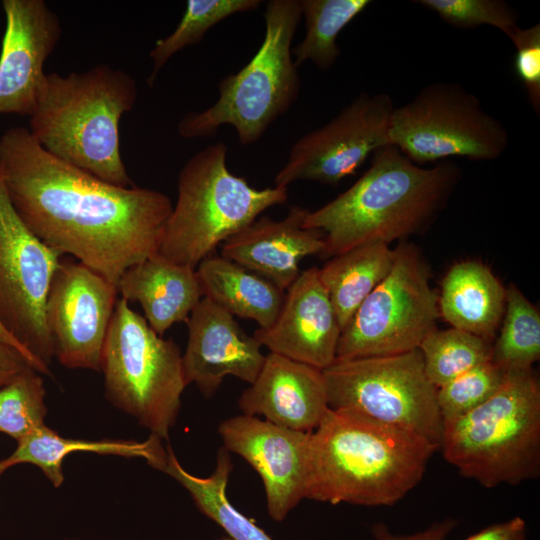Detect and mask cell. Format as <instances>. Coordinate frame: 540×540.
<instances>
[{
	"label": "cell",
	"mask_w": 540,
	"mask_h": 540,
	"mask_svg": "<svg viewBox=\"0 0 540 540\" xmlns=\"http://www.w3.org/2000/svg\"><path fill=\"white\" fill-rule=\"evenodd\" d=\"M393 260L394 249L388 244L370 242L331 257L319 269L341 332L365 298L389 273Z\"/></svg>",
	"instance_id": "obj_25"
},
{
	"label": "cell",
	"mask_w": 540,
	"mask_h": 540,
	"mask_svg": "<svg viewBox=\"0 0 540 540\" xmlns=\"http://www.w3.org/2000/svg\"><path fill=\"white\" fill-rule=\"evenodd\" d=\"M395 108L390 95L359 94L328 123L298 139L275 186L296 181L335 185L354 174L369 156L389 145V128Z\"/></svg>",
	"instance_id": "obj_13"
},
{
	"label": "cell",
	"mask_w": 540,
	"mask_h": 540,
	"mask_svg": "<svg viewBox=\"0 0 540 540\" xmlns=\"http://www.w3.org/2000/svg\"><path fill=\"white\" fill-rule=\"evenodd\" d=\"M188 339L182 355L186 384L212 397L227 376L249 385L265 360L261 344L240 327L229 312L203 297L187 321Z\"/></svg>",
	"instance_id": "obj_17"
},
{
	"label": "cell",
	"mask_w": 540,
	"mask_h": 540,
	"mask_svg": "<svg viewBox=\"0 0 540 540\" xmlns=\"http://www.w3.org/2000/svg\"><path fill=\"white\" fill-rule=\"evenodd\" d=\"M503 317L492 345V362L506 373L532 369L540 358V315L514 284L506 288Z\"/></svg>",
	"instance_id": "obj_28"
},
{
	"label": "cell",
	"mask_w": 540,
	"mask_h": 540,
	"mask_svg": "<svg viewBox=\"0 0 540 540\" xmlns=\"http://www.w3.org/2000/svg\"><path fill=\"white\" fill-rule=\"evenodd\" d=\"M459 473L486 488L540 475V384L532 369L508 372L485 402L443 421L440 448Z\"/></svg>",
	"instance_id": "obj_5"
},
{
	"label": "cell",
	"mask_w": 540,
	"mask_h": 540,
	"mask_svg": "<svg viewBox=\"0 0 540 540\" xmlns=\"http://www.w3.org/2000/svg\"><path fill=\"white\" fill-rule=\"evenodd\" d=\"M263 16L265 34L256 54L219 82L212 106L180 119L181 137H211L221 126L230 125L240 144L250 145L295 103L301 81L292 41L302 18L300 0L267 1Z\"/></svg>",
	"instance_id": "obj_6"
},
{
	"label": "cell",
	"mask_w": 540,
	"mask_h": 540,
	"mask_svg": "<svg viewBox=\"0 0 540 540\" xmlns=\"http://www.w3.org/2000/svg\"><path fill=\"white\" fill-rule=\"evenodd\" d=\"M260 5V0H188L175 30L159 39L149 53L152 72L147 84L152 86L159 71L173 55L198 44L213 26L231 15L256 10Z\"/></svg>",
	"instance_id": "obj_30"
},
{
	"label": "cell",
	"mask_w": 540,
	"mask_h": 540,
	"mask_svg": "<svg viewBox=\"0 0 540 540\" xmlns=\"http://www.w3.org/2000/svg\"><path fill=\"white\" fill-rule=\"evenodd\" d=\"M323 371L328 404L411 431L439 450L443 419L437 388L428 379L419 349L406 353L335 359Z\"/></svg>",
	"instance_id": "obj_10"
},
{
	"label": "cell",
	"mask_w": 540,
	"mask_h": 540,
	"mask_svg": "<svg viewBox=\"0 0 540 540\" xmlns=\"http://www.w3.org/2000/svg\"><path fill=\"white\" fill-rule=\"evenodd\" d=\"M506 288L485 265L454 264L438 295L439 313L453 328L493 342L505 310Z\"/></svg>",
	"instance_id": "obj_23"
},
{
	"label": "cell",
	"mask_w": 540,
	"mask_h": 540,
	"mask_svg": "<svg viewBox=\"0 0 540 540\" xmlns=\"http://www.w3.org/2000/svg\"><path fill=\"white\" fill-rule=\"evenodd\" d=\"M61 257L24 225L0 177V326L47 376L55 356L45 304Z\"/></svg>",
	"instance_id": "obj_12"
},
{
	"label": "cell",
	"mask_w": 540,
	"mask_h": 540,
	"mask_svg": "<svg viewBox=\"0 0 540 540\" xmlns=\"http://www.w3.org/2000/svg\"><path fill=\"white\" fill-rule=\"evenodd\" d=\"M218 434L227 451L241 456L259 474L269 516L283 521L305 499L310 432L242 414L222 421Z\"/></svg>",
	"instance_id": "obj_15"
},
{
	"label": "cell",
	"mask_w": 540,
	"mask_h": 540,
	"mask_svg": "<svg viewBox=\"0 0 540 540\" xmlns=\"http://www.w3.org/2000/svg\"><path fill=\"white\" fill-rule=\"evenodd\" d=\"M137 94L132 75L106 64L67 75L48 73L28 130L56 158L107 183L132 187L120 152L119 123Z\"/></svg>",
	"instance_id": "obj_4"
},
{
	"label": "cell",
	"mask_w": 540,
	"mask_h": 540,
	"mask_svg": "<svg viewBox=\"0 0 540 540\" xmlns=\"http://www.w3.org/2000/svg\"><path fill=\"white\" fill-rule=\"evenodd\" d=\"M525 520L516 516L507 521L489 525L464 540H526Z\"/></svg>",
	"instance_id": "obj_36"
},
{
	"label": "cell",
	"mask_w": 540,
	"mask_h": 540,
	"mask_svg": "<svg viewBox=\"0 0 540 540\" xmlns=\"http://www.w3.org/2000/svg\"><path fill=\"white\" fill-rule=\"evenodd\" d=\"M493 342L469 332L449 328L432 330L420 343L424 369L436 387L471 368L492 360Z\"/></svg>",
	"instance_id": "obj_29"
},
{
	"label": "cell",
	"mask_w": 540,
	"mask_h": 540,
	"mask_svg": "<svg viewBox=\"0 0 540 540\" xmlns=\"http://www.w3.org/2000/svg\"><path fill=\"white\" fill-rule=\"evenodd\" d=\"M31 368L35 369L23 353L0 338V387Z\"/></svg>",
	"instance_id": "obj_37"
},
{
	"label": "cell",
	"mask_w": 540,
	"mask_h": 540,
	"mask_svg": "<svg viewBox=\"0 0 540 540\" xmlns=\"http://www.w3.org/2000/svg\"><path fill=\"white\" fill-rule=\"evenodd\" d=\"M415 3L435 12L457 29L488 25L509 38L519 27L517 11L503 0H418Z\"/></svg>",
	"instance_id": "obj_33"
},
{
	"label": "cell",
	"mask_w": 540,
	"mask_h": 540,
	"mask_svg": "<svg viewBox=\"0 0 540 540\" xmlns=\"http://www.w3.org/2000/svg\"><path fill=\"white\" fill-rule=\"evenodd\" d=\"M223 142L208 145L182 166L177 200L167 220L159 253L196 269L226 239L270 207L288 200V188L252 187L232 174Z\"/></svg>",
	"instance_id": "obj_7"
},
{
	"label": "cell",
	"mask_w": 540,
	"mask_h": 540,
	"mask_svg": "<svg viewBox=\"0 0 540 540\" xmlns=\"http://www.w3.org/2000/svg\"><path fill=\"white\" fill-rule=\"evenodd\" d=\"M162 442L151 435L143 441L123 438H69L45 425L18 441L15 450L0 460V476L16 465L31 464L41 470L54 488H59L64 482L63 461L67 455L74 452L141 458L149 466L161 471L167 460V448H164Z\"/></svg>",
	"instance_id": "obj_22"
},
{
	"label": "cell",
	"mask_w": 540,
	"mask_h": 540,
	"mask_svg": "<svg viewBox=\"0 0 540 540\" xmlns=\"http://www.w3.org/2000/svg\"><path fill=\"white\" fill-rule=\"evenodd\" d=\"M308 213L295 205L282 219L259 217L221 244V256L286 291L300 274V261L325 246L322 231L303 226Z\"/></svg>",
	"instance_id": "obj_20"
},
{
	"label": "cell",
	"mask_w": 540,
	"mask_h": 540,
	"mask_svg": "<svg viewBox=\"0 0 540 540\" xmlns=\"http://www.w3.org/2000/svg\"><path fill=\"white\" fill-rule=\"evenodd\" d=\"M341 327L317 267L300 272L288 287L275 322L257 328L256 340L276 353L320 370L336 359Z\"/></svg>",
	"instance_id": "obj_18"
},
{
	"label": "cell",
	"mask_w": 540,
	"mask_h": 540,
	"mask_svg": "<svg viewBox=\"0 0 540 540\" xmlns=\"http://www.w3.org/2000/svg\"><path fill=\"white\" fill-rule=\"evenodd\" d=\"M515 47L514 72L523 85L528 101L540 115V24L518 27L509 37Z\"/></svg>",
	"instance_id": "obj_34"
},
{
	"label": "cell",
	"mask_w": 540,
	"mask_h": 540,
	"mask_svg": "<svg viewBox=\"0 0 540 540\" xmlns=\"http://www.w3.org/2000/svg\"><path fill=\"white\" fill-rule=\"evenodd\" d=\"M437 450L406 429L329 408L310 432L305 499L392 506L419 484Z\"/></svg>",
	"instance_id": "obj_2"
},
{
	"label": "cell",
	"mask_w": 540,
	"mask_h": 540,
	"mask_svg": "<svg viewBox=\"0 0 540 540\" xmlns=\"http://www.w3.org/2000/svg\"><path fill=\"white\" fill-rule=\"evenodd\" d=\"M0 177L41 242L116 286L129 267L159 252L173 207L166 194L100 180L45 151L28 128L1 135Z\"/></svg>",
	"instance_id": "obj_1"
},
{
	"label": "cell",
	"mask_w": 540,
	"mask_h": 540,
	"mask_svg": "<svg viewBox=\"0 0 540 540\" xmlns=\"http://www.w3.org/2000/svg\"><path fill=\"white\" fill-rule=\"evenodd\" d=\"M0 338L5 341L6 343L12 345L17 350H19L21 353H23L29 360L30 357L27 355V353L22 349V347L0 326Z\"/></svg>",
	"instance_id": "obj_38"
},
{
	"label": "cell",
	"mask_w": 540,
	"mask_h": 540,
	"mask_svg": "<svg viewBox=\"0 0 540 540\" xmlns=\"http://www.w3.org/2000/svg\"><path fill=\"white\" fill-rule=\"evenodd\" d=\"M507 373L494 362L479 364L437 388L443 421L463 415L489 399L503 384Z\"/></svg>",
	"instance_id": "obj_32"
},
{
	"label": "cell",
	"mask_w": 540,
	"mask_h": 540,
	"mask_svg": "<svg viewBox=\"0 0 540 540\" xmlns=\"http://www.w3.org/2000/svg\"><path fill=\"white\" fill-rule=\"evenodd\" d=\"M370 4V0H300L306 33L292 48L295 65L310 61L320 70H329L340 55L338 35Z\"/></svg>",
	"instance_id": "obj_27"
},
{
	"label": "cell",
	"mask_w": 540,
	"mask_h": 540,
	"mask_svg": "<svg viewBox=\"0 0 540 540\" xmlns=\"http://www.w3.org/2000/svg\"><path fill=\"white\" fill-rule=\"evenodd\" d=\"M389 143L421 166L450 157L490 161L506 151L509 134L475 94L458 83L436 82L395 106Z\"/></svg>",
	"instance_id": "obj_9"
},
{
	"label": "cell",
	"mask_w": 540,
	"mask_h": 540,
	"mask_svg": "<svg viewBox=\"0 0 540 540\" xmlns=\"http://www.w3.org/2000/svg\"><path fill=\"white\" fill-rule=\"evenodd\" d=\"M105 396L149 435L168 441L181 408L185 381L182 354L172 339L118 298L102 350Z\"/></svg>",
	"instance_id": "obj_8"
},
{
	"label": "cell",
	"mask_w": 540,
	"mask_h": 540,
	"mask_svg": "<svg viewBox=\"0 0 540 540\" xmlns=\"http://www.w3.org/2000/svg\"><path fill=\"white\" fill-rule=\"evenodd\" d=\"M458 521L454 518H445L436 521L429 527L412 534H395L384 523H375L372 528L374 540H446L456 528Z\"/></svg>",
	"instance_id": "obj_35"
},
{
	"label": "cell",
	"mask_w": 540,
	"mask_h": 540,
	"mask_svg": "<svg viewBox=\"0 0 540 540\" xmlns=\"http://www.w3.org/2000/svg\"><path fill=\"white\" fill-rule=\"evenodd\" d=\"M62 540H72V539L65 538V539H62ZM77 540H80V539H77ZM99 540H103V539H99Z\"/></svg>",
	"instance_id": "obj_40"
},
{
	"label": "cell",
	"mask_w": 540,
	"mask_h": 540,
	"mask_svg": "<svg viewBox=\"0 0 540 540\" xmlns=\"http://www.w3.org/2000/svg\"><path fill=\"white\" fill-rule=\"evenodd\" d=\"M128 303L137 302L159 336L175 323L186 322L203 298L196 269L175 263L159 252L129 267L117 283Z\"/></svg>",
	"instance_id": "obj_21"
},
{
	"label": "cell",
	"mask_w": 540,
	"mask_h": 540,
	"mask_svg": "<svg viewBox=\"0 0 540 540\" xmlns=\"http://www.w3.org/2000/svg\"><path fill=\"white\" fill-rule=\"evenodd\" d=\"M117 286L80 262L61 261L45 304L54 356L68 369L100 371Z\"/></svg>",
	"instance_id": "obj_14"
},
{
	"label": "cell",
	"mask_w": 540,
	"mask_h": 540,
	"mask_svg": "<svg viewBox=\"0 0 540 540\" xmlns=\"http://www.w3.org/2000/svg\"><path fill=\"white\" fill-rule=\"evenodd\" d=\"M232 470L230 452L221 447L213 472L207 477L196 476L181 465L170 446L161 469L189 493L198 510L218 524L231 540H273L229 501L227 486Z\"/></svg>",
	"instance_id": "obj_26"
},
{
	"label": "cell",
	"mask_w": 540,
	"mask_h": 540,
	"mask_svg": "<svg viewBox=\"0 0 540 540\" xmlns=\"http://www.w3.org/2000/svg\"><path fill=\"white\" fill-rule=\"evenodd\" d=\"M462 176L444 160L424 168L389 144L372 154L369 168L346 191L315 211L303 226L324 233L327 259L355 246L390 244L423 230L445 207Z\"/></svg>",
	"instance_id": "obj_3"
},
{
	"label": "cell",
	"mask_w": 540,
	"mask_h": 540,
	"mask_svg": "<svg viewBox=\"0 0 540 540\" xmlns=\"http://www.w3.org/2000/svg\"><path fill=\"white\" fill-rule=\"evenodd\" d=\"M238 406L243 415L301 432L316 429L330 408L322 370L271 352Z\"/></svg>",
	"instance_id": "obj_19"
},
{
	"label": "cell",
	"mask_w": 540,
	"mask_h": 540,
	"mask_svg": "<svg viewBox=\"0 0 540 540\" xmlns=\"http://www.w3.org/2000/svg\"><path fill=\"white\" fill-rule=\"evenodd\" d=\"M215 540H231V539L228 536L224 535V536H222L220 538H217Z\"/></svg>",
	"instance_id": "obj_39"
},
{
	"label": "cell",
	"mask_w": 540,
	"mask_h": 540,
	"mask_svg": "<svg viewBox=\"0 0 540 540\" xmlns=\"http://www.w3.org/2000/svg\"><path fill=\"white\" fill-rule=\"evenodd\" d=\"M196 273L203 297L231 315L253 320L258 328L275 322L285 291L268 279L215 254L201 261Z\"/></svg>",
	"instance_id": "obj_24"
},
{
	"label": "cell",
	"mask_w": 540,
	"mask_h": 540,
	"mask_svg": "<svg viewBox=\"0 0 540 540\" xmlns=\"http://www.w3.org/2000/svg\"><path fill=\"white\" fill-rule=\"evenodd\" d=\"M438 294L419 249L401 242L386 277L342 330L336 359L390 356L418 349L436 328Z\"/></svg>",
	"instance_id": "obj_11"
},
{
	"label": "cell",
	"mask_w": 540,
	"mask_h": 540,
	"mask_svg": "<svg viewBox=\"0 0 540 540\" xmlns=\"http://www.w3.org/2000/svg\"><path fill=\"white\" fill-rule=\"evenodd\" d=\"M45 398L42 374L32 368L0 387V432L18 442L44 427Z\"/></svg>",
	"instance_id": "obj_31"
},
{
	"label": "cell",
	"mask_w": 540,
	"mask_h": 540,
	"mask_svg": "<svg viewBox=\"0 0 540 540\" xmlns=\"http://www.w3.org/2000/svg\"><path fill=\"white\" fill-rule=\"evenodd\" d=\"M0 113L30 117L44 83V65L61 38V22L44 0H3Z\"/></svg>",
	"instance_id": "obj_16"
}]
</instances>
